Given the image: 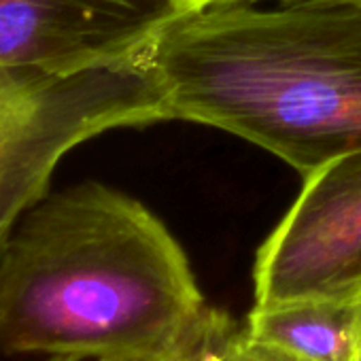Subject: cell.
<instances>
[{
    "instance_id": "52a82bcc",
    "label": "cell",
    "mask_w": 361,
    "mask_h": 361,
    "mask_svg": "<svg viewBox=\"0 0 361 361\" xmlns=\"http://www.w3.org/2000/svg\"><path fill=\"white\" fill-rule=\"evenodd\" d=\"M236 321L215 308L213 321L200 342L183 357V361H230V340L236 329Z\"/></svg>"
},
{
    "instance_id": "5b68a950",
    "label": "cell",
    "mask_w": 361,
    "mask_h": 361,
    "mask_svg": "<svg viewBox=\"0 0 361 361\" xmlns=\"http://www.w3.org/2000/svg\"><path fill=\"white\" fill-rule=\"evenodd\" d=\"M172 0H0V68L73 73L145 51Z\"/></svg>"
},
{
    "instance_id": "8992f818",
    "label": "cell",
    "mask_w": 361,
    "mask_h": 361,
    "mask_svg": "<svg viewBox=\"0 0 361 361\" xmlns=\"http://www.w3.org/2000/svg\"><path fill=\"white\" fill-rule=\"evenodd\" d=\"M245 334L300 361H361L357 300H304L270 308L253 306Z\"/></svg>"
},
{
    "instance_id": "9c48e42d",
    "label": "cell",
    "mask_w": 361,
    "mask_h": 361,
    "mask_svg": "<svg viewBox=\"0 0 361 361\" xmlns=\"http://www.w3.org/2000/svg\"><path fill=\"white\" fill-rule=\"evenodd\" d=\"M172 3L176 5L180 13H190V11H200V9L226 5V3H262V0H172Z\"/></svg>"
},
{
    "instance_id": "30bf717a",
    "label": "cell",
    "mask_w": 361,
    "mask_h": 361,
    "mask_svg": "<svg viewBox=\"0 0 361 361\" xmlns=\"http://www.w3.org/2000/svg\"><path fill=\"white\" fill-rule=\"evenodd\" d=\"M100 361H183V359H157V357H113Z\"/></svg>"
},
{
    "instance_id": "6da1fadb",
    "label": "cell",
    "mask_w": 361,
    "mask_h": 361,
    "mask_svg": "<svg viewBox=\"0 0 361 361\" xmlns=\"http://www.w3.org/2000/svg\"><path fill=\"white\" fill-rule=\"evenodd\" d=\"M213 314L166 226L102 183L47 192L0 243L3 355L183 359Z\"/></svg>"
},
{
    "instance_id": "ba28073f",
    "label": "cell",
    "mask_w": 361,
    "mask_h": 361,
    "mask_svg": "<svg viewBox=\"0 0 361 361\" xmlns=\"http://www.w3.org/2000/svg\"><path fill=\"white\" fill-rule=\"evenodd\" d=\"M230 361H300L298 357L259 342L245 334L243 325H236L230 340Z\"/></svg>"
},
{
    "instance_id": "3957f363",
    "label": "cell",
    "mask_w": 361,
    "mask_h": 361,
    "mask_svg": "<svg viewBox=\"0 0 361 361\" xmlns=\"http://www.w3.org/2000/svg\"><path fill=\"white\" fill-rule=\"evenodd\" d=\"M168 119L149 47L73 73L0 68V243L49 192L56 166L77 145L115 128Z\"/></svg>"
},
{
    "instance_id": "7c38bea8",
    "label": "cell",
    "mask_w": 361,
    "mask_h": 361,
    "mask_svg": "<svg viewBox=\"0 0 361 361\" xmlns=\"http://www.w3.org/2000/svg\"><path fill=\"white\" fill-rule=\"evenodd\" d=\"M357 306H359V321H361V295L357 298Z\"/></svg>"
},
{
    "instance_id": "8fae6325",
    "label": "cell",
    "mask_w": 361,
    "mask_h": 361,
    "mask_svg": "<svg viewBox=\"0 0 361 361\" xmlns=\"http://www.w3.org/2000/svg\"><path fill=\"white\" fill-rule=\"evenodd\" d=\"M45 361H81V359H77V357H49Z\"/></svg>"
},
{
    "instance_id": "277c9868",
    "label": "cell",
    "mask_w": 361,
    "mask_h": 361,
    "mask_svg": "<svg viewBox=\"0 0 361 361\" xmlns=\"http://www.w3.org/2000/svg\"><path fill=\"white\" fill-rule=\"evenodd\" d=\"M361 295V149L304 176L255 255L253 306Z\"/></svg>"
},
{
    "instance_id": "7a4b0ae2",
    "label": "cell",
    "mask_w": 361,
    "mask_h": 361,
    "mask_svg": "<svg viewBox=\"0 0 361 361\" xmlns=\"http://www.w3.org/2000/svg\"><path fill=\"white\" fill-rule=\"evenodd\" d=\"M149 58L172 119L236 134L302 176L361 149V0L178 13Z\"/></svg>"
}]
</instances>
